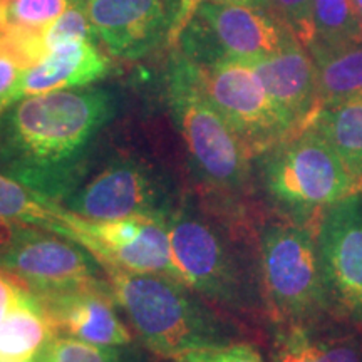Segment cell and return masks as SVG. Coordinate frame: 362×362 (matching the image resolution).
<instances>
[{"label": "cell", "instance_id": "obj_27", "mask_svg": "<svg viewBox=\"0 0 362 362\" xmlns=\"http://www.w3.org/2000/svg\"><path fill=\"white\" fill-rule=\"evenodd\" d=\"M25 69L11 54L0 49V116L19 101V90Z\"/></svg>", "mask_w": 362, "mask_h": 362}, {"label": "cell", "instance_id": "obj_17", "mask_svg": "<svg viewBox=\"0 0 362 362\" xmlns=\"http://www.w3.org/2000/svg\"><path fill=\"white\" fill-rule=\"evenodd\" d=\"M56 336L52 320L33 293L0 319V362L33 361Z\"/></svg>", "mask_w": 362, "mask_h": 362}, {"label": "cell", "instance_id": "obj_35", "mask_svg": "<svg viewBox=\"0 0 362 362\" xmlns=\"http://www.w3.org/2000/svg\"><path fill=\"white\" fill-rule=\"evenodd\" d=\"M76 2H78V4H83V2H84V0H76Z\"/></svg>", "mask_w": 362, "mask_h": 362}, {"label": "cell", "instance_id": "obj_8", "mask_svg": "<svg viewBox=\"0 0 362 362\" xmlns=\"http://www.w3.org/2000/svg\"><path fill=\"white\" fill-rule=\"evenodd\" d=\"M200 0H84L99 44L111 57L139 61L171 51Z\"/></svg>", "mask_w": 362, "mask_h": 362}, {"label": "cell", "instance_id": "obj_26", "mask_svg": "<svg viewBox=\"0 0 362 362\" xmlns=\"http://www.w3.org/2000/svg\"><path fill=\"white\" fill-rule=\"evenodd\" d=\"M185 362H264L255 347L248 344H226L180 357Z\"/></svg>", "mask_w": 362, "mask_h": 362}, {"label": "cell", "instance_id": "obj_20", "mask_svg": "<svg viewBox=\"0 0 362 362\" xmlns=\"http://www.w3.org/2000/svg\"><path fill=\"white\" fill-rule=\"evenodd\" d=\"M315 39L344 42L362 39V21L352 0H314Z\"/></svg>", "mask_w": 362, "mask_h": 362}, {"label": "cell", "instance_id": "obj_19", "mask_svg": "<svg viewBox=\"0 0 362 362\" xmlns=\"http://www.w3.org/2000/svg\"><path fill=\"white\" fill-rule=\"evenodd\" d=\"M61 203L40 197L0 171V220L45 230L71 240L74 214Z\"/></svg>", "mask_w": 362, "mask_h": 362}, {"label": "cell", "instance_id": "obj_11", "mask_svg": "<svg viewBox=\"0 0 362 362\" xmlns=\"http://www.w3.org/2000/svg\"><path fill=\"white\" fill-rule=\"evenodd\" d=\"M0 269L11 272L37 296L107 284L101 262L79 243L35 226L19 225Z\"/></svg>", "mask_w": 362, "mask_h": 362}, {"label": "cell", "instance_id": "obj_24", "mask_svg": "<svg viewBox=\"0 0 362 362\" xmlns=\"http://www.w3.org/2000/svg\"><path fill=\"white\" fill-rule=\"evenodd\" d=\"M272 11L302 44L315 39L314 0H270Z\"/></svg>", "mask_w": 362, "mask_h": 362}, {"label": "cell", "instance_id": "obj_25", "mask_svg": "<svg viewBox=\"0 0 362 362\" xmlns=\"http://www.w3.org/2000/svg\"><path fill=\"white\" fill-rule=\"evenodd\" d=\"M275 362H320L314 341L302 325H291L287 332L280 334Z\"/></svg>", "mask_w": 362, "mask_h": 362}, {"label": "cell", "instance_id": "obj_18", "mask_svg": "<svg viewBox=\"0 0 362 362\" xmlns=\"http://www.w3.org/2000/svg\"><path fill=\"white\" fill-rule=\"evenodd\" d=\"M307 126L330 144L362 194V101L320 107Z\"/></svg>", "mask_w": 362, "mask_h": 362}, {"label": "cell", "instance_id": "obj_12", "mask_svg": "<svg viewBox=\"0 0 362 362\" xmlns=\"http://www.w3.org/2000/svg\"><path fill=\"white\" fill-rule=\"evenodd\" d=\"M317 243L329 300L347 317L362 320V194H351L324 211Z\"/></svg>", "mask_w": 362, "mask_h": 362}, {"label": "cell", "instance_id": "obj_36", "mask_svg": "<svg viewBox=\"0 0 362 362\" xmlns=\"http://www.w3.org/2000/svg\"><path fill=\"white\" fill-rule=\"evenodd\" d=\"M175 362H185V361H181V359H175Z\"/></svg>", "mask_w": 362, "mask_h": 362}, {"label": "cell", "instance_id": "obj_33", "mask_svg": "<svg viewBox=\"0 0 362 362\" xmlns=\"http://www.w3.org/2000/svg\"><path fill=\"white\" fill-rule=\"evenodd\" d=\"M29 362H44V361H42V357H40V356H37V357H35V359H33V361H29Z\"/></svg>", "mask_w": 362, "mask_h": 362}, {"label": "cell", "instance_id": "obj_3", "mask_svg": "<svg viewBox=\"0 0 362 362\" xmlns=\"http://www.w3.org/2000/svg\"><path fill=\"white\" fill-rule=\"evenodd\" d=\"M163 98L197 178L216 192H240L252 156L208 99L197 64L176 47L163 74Z\"/></svg>", "mask_w": 362, "mask_h": 362}, {"label": "cell", "instance_id": "obj_13", "mask_svg": "<svg viewBox=\"0 0 362 362\" xmlns=\"http://www.w3.org/2000/svg\"><path fill=\"white\" fill-rule=\"evenodd\" d=\"M37 297L57 334L62 332V336L96 346H129L133 341L116 312L117 302L110 280L103 285H88Z\"/></svg>", "mask_w": 362, "mask_h": 362}, {"label": "cell", "instance_id": "obj_10", "mask_svg": "<svg viewBox=\"0 0 362 362\" xmlns=\"http://www.w3.org/2000/svg\"><path fill=\"white\" fill-rule=\"evenodd\" d=\"M178 202L168 180L151 166L133 158H117L86 180L61 205L83 218L107 221L141 215L168 216Z\"/></svg>", "mask_w": 362, "mask_h": 362}, {"label": "cell", "instance_id": "obj_30", "mask_svg": "<svg viewBox=\"0 0 362 362\" xmlns=\"http://www.w3.org/2000/svg\"><path fill=\"white\" fill-rule=\"evenodd\" d=\"M206 2H215V4H228V6H243V7H252V8H262V11H272L270 0H206Z\"/></svg>", "mask_w": 362, "mask_h": 362}, {"label": "cell", "instance_id": "obj_5", "mask_svg": "<svg viewBox=\"0 0 362 362\" xmlns=\"http://www.w3.org/2000/svg\"><path fill=\"white\" fill-rule=\"evenodd\" d=\"M260 274L275 319L302 325L329 304L319 243L300 223H275L262 232Z\"/></svg>", "mask_w": 362, "mask_h": 362}, {"label": "cell", "instance_id": "obj_21", "mask_svg": "<svg viewBox=\"0 0 362 362\" xmlns=\"http://www.w3.org/2000/svg\"><path fill=\"white\" fill-rule=\"evenodd\" d=\"M76 0H0V22L6 29L45 33Z\"/></svg>", "mask_w": 362, "mask_h": 362}, {"label": "cell", "instance_id": "obj_22", "mask_svg": "<svg viewBox=\"0 0 362 362\" xmlns=\"http://www.w3.org/2000/svg\"><path fill=\"white\" fill-rule=\"evenodd\" d=\"M44 362H139L128 346H96L56 336L39 354Z\"/></svg>", "mask_w": 362, "mask_h": 362}, {"label": "cell", "instance_id": "obj_7", "mask_svg": "<svg viewBox=\"0 0 362 362\" xmlns=\"http://www.w3.org/2000/svg\"><path fill=\"white\" fill-rule=\"evenodd\" d=\"M293 34L274 12L200 0L176 49L194 64L255 62L279 52Z\"/></svg>", "mask_w": 362, "mask_h": 362}, {"label": "cell", "instance_id": "obj_4", "mask_svg": "<svg viewBox=\"0 0 362 362\" xmlns=\"http://www.w3.org/2000/svg\"><path fill=\"white\" fill-rule=\"evenodd\" d=\"M259 158L270 198L297 220L361 194L336 151L312 126L293 131Z\"/></svg>", "mask_w": 362, "mask_h": 362}, {"label": "cell", "instance_id": "obj_2", "mask_svg": "<svg viewBox=\"0 0 362 362\" xmlns=\"http://www.w3.org/2000/svg\"><path fill=\"white\" fill-rule=\"evenodd\" d=\"M104 272L131 327L156 356L180 359L230 344L223 322L180 280L119 267Z\"/></svg>", "mask_w": 362, "mask_h": 362}, {"label": "cell", "instance_id": "obj_23", "mask_svg": "<svg viewBox=\"0 0 362 362\" xmlns=\"http://www.w3.org/2000/svg\"><path fill=\"white\" fill-rule=\"evenodd\" d=\"M72 40H93L99 44L93 22L81 4H72L69 8H66L44 33L47 51Z\"/></svg>", "mask_w": 362, "mask_h": 362}, {"label": "cell", "instance_id": "obj_15", "mask_svg": "<svg viewBox=\"0 0 362 362\" xmlns=\"http://www.w3.org/2000/svg\"><path fill=\"white\" fill-rule=\"evenodd\" d=\"M112 59L101 44L93 40H72L51 49L39 64L24 72L19 99L54 90L79 89L111 74Z\"/></svg>", "mask_w": 362, "mask_h": 362}, {"label": "cell", "instance_id": "obj_32", "mask_svg": "<svg viewBox=\"0 0 362 362\" xmlns=\"http://www.w3.org/2000/svg\"><path fill=\"white\" fill-rule=\"evenodd\" d=\"M2 35H4V25L2 22H0V42H2Z\"/></svg>", "mask_w": 362, "mask_h": 362}, {"label": "cell", "instance_id": "obj_1", "mask_svg": "<svg viewBox=\"0 0 362 362\" xmlns=\"http://www.w3.org/2000/svg\"><path fill=\"white\" fill-rule=\"evenodd\" d=\"M116 115V93L99 86L22 98L0 116V171L62 203L89 178Z\"/></svg>", "mask_w": 362, "mask_h": 362}, {"label": "cell", "instance_id": "obj_31", "mask_svg": "<svg viewBox=\"0 0 362 362\" xmlns=\"http://www.w3.org/2000/svg\"><path fill=\"white\" fill-rule=\"evenodd\" d=\"M352 4H354L356 11H357V13H359V17L362 21V0H352Z\"/></svg>", "mask_w": 362, "mask_h": 362}, {"label": "cell", "instance_id": "obj_34", "mask_svg": "<svg viewBox=\"0 0 362 362\" xmlns=\"http://www.w3.org/2000/svg\"><path fill=\"white\" fill-rule=\"evenodd\" d=\"M2 255H4V248L0 247V260H2Z\"/></svg>", "mask_w": 362, "mask_h": 362}, {"label": "cell", "instance_id": "obj_6", "mask_svg": "<svg viewBox=\"0 0 362 362\" xmlns=\"http://www.w3.org/2000/svg\"><path fill=\"white\" fill-rule=\"evenodd\" d=\"M176 280L193 292L228 307L248 300L247 280L225 233L188 200H180L168 216Z\"/></svg>", "mask_w": 362, "mask_h": 362}, {"label": "cell", "instance_id": "obj_14", "mask_svg": "<svg viewBox=\"0 0 362 362\" xmlns=\"http://www.w3.org/2000/svg\"><path fill=\"white\" fill-rule=\"evenodd\" d=\"M250 64L292 129L305 128L320 110L317 71L305 45L293 35L279 52Z\"/></svg>", "mask_w": 362, "mask_h": 362}, {"label": "cell", "instance_id": "obj_29", "mask_svg": "<svg viewBox=\"0 0 362 362\" xmlns=\"http://www.w3.org/2000/svg\"><path fill=\"white\" fill-rule=\"evenodd\" d=\"M33 293L34 292L24 280L11 272L0 269V319L21 302L27 300Z\"/></svg>", "mask_w": 362, "mask_h": 362}, {"label": "cell", "instance_id": "obj_9", "mask_svg": "<svg viewBox=\"0 0 362 362\" xmlns=\"http://www.w3.org/2000/svg\"><path fill=\"white\" fill-rule=\"evenodd\" d=\"M197 67L208 99L252 158L262 156L293 133L252 64L225 59Z\"/></svg>", "mask_w": 362, "mask_h": 362}, {"label": "cell", "instance_id": "obj_28", "mask_svg": "<svg viewBox=\"0 0 362 362\" xmlns=\"http://www.w3.org/2000/svg\"><path fill=\"white\" fill-rule=\"evenodd\" d=\"M320 362H362V346L352 337L312 339Z\"/></svg>", "mask_w": 362, "mask_h": 362}, {"label": "cell", "instance_id": "obj_16", "mask_svg": "<svg viewBox=\"0 0 362 362\" xmlns=\"http://www.w3.org/2000/svg\"><path fill=\"white\" fill-rule=\"evenodd\" d=\"M317 71L320 107L362 101V39L305 45Z\"/></svg>", "mask_w": 362, "mask_h": 362}]
</instances>
